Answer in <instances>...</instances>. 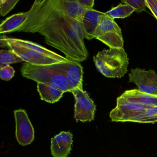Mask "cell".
<instances>
[{
  "label": "cell",
  "mask_w": 157,
  "mask_h": 157,
  "mask_svg": "<svg viewBox=\"0 0 157 157\" xmlns=\"http://www.w3.org/2000/svg\"><path fill=\"white\" fill-rule=\"evenodd\" d=\"M110 48H124V42L122 32H113L105 34L97 38Z\"/></svg>",
  "instance_id": "ac0fdd59"
},
{
  "label": "cell",
  "mask_w": 157,
  "mask_h": 157,
  "mask_svg": "<svg viewBox=\"0 0 157 157\" xmlns=\"http://www.w3.org/2000/svg\"><path fill=\"white\" fill-rule=\"evenodd\" d=\"M5 39L7 42V47L8 45H10L17 47L23 48L42 54L46 56L57 60L59 62H67L71 61L66 58L34 42L17 38L12 37L10 38L6 36H5Z\"/></svg>",
  "instance_id": "9c48e42d"
},
{
  "label": "cell",
  "mask_w": 157,
  "mask_h": 157,
  "mask_svg": "<svg viewBox=\"0 0 157 157\" xmlns=\"http://www.w3.org/2000/svg\"><path fill=\"white\" fill-rule=\"evenodd\" d=\"M23 60L12 50L2 49L0 51V67L15 63H21Z\"/></svg>",
  "instance_id": "44dd1931"
},
{
  "label": "cell",
  "mask_w": 157,
  "mask_h": 157,
  "mask_svg": "<svg viewBox=\"0 0 157 157\" xmlns=\"http://www.w3.org/2000/svg\"><path fill=\"white\" fill-rule=\"evenodd\" d=\"M151 106L139 103L129 101L120 96L117 100L116 106L110 112V118L113 122H127L133 116Z\"/></svg>",
  "instance_id": "8992f818"
},
{
  "label": "cell",
  "mask_w": 157,
  "mask_h": 157,
  "mask_svg": "<svg viewBox=\"0 0 157 157\" xmlns=\"http://www.w3.org/2000/svg\"><path fill=\"white\" fill-rule=\"evenodd\" d=\"M75 98L74 118L76 121L91 122L94 119L96 105L87 92L80 89L71 91Z\"/></svg>",
  "instance_id": "277c9868"
},
{
  "label": "cell",
  "mask_w": 157,
  "mask_h": 157,
  "mask_svg": "<svg viewBox=\"0 0 157 157\" xmlns=\"http://www.w3.org/2000/svg\"><path fill=\"white\" fill-rule=\"evenodd\" d=\"M113 32H122V31L114 20L105 13L100 19L99 24L94 35V38L97 39L105 34Z\"/></svg>",
  "instance_id": "e0dca14e"
},
{
  "label": "cell",
  "mask_w": 157,
  "mask_h": 157,
  "mask_svg": "<svg viewBox=\"0 0 157 157\" xmlns=\"http://www.w3.org/2000/svg\"><path fill=\"white\" fill-rule=\"evenodd\" d=\"M147 8L157 20V0H145Z\"/></svg>",
  "instance_id": "d4e9b609"
},
{
  "label": "cell",
  "mask_w": 157,
  "mask_h": 157,
  "mask_svg": "<svg viewBox=\"0 0 157 157\" xmlns=\"http://www.w3.org/2000/svg\"><path fill=\"white\" fill-rule=\"evenodd\" d=\"M105 13L92 9L86 10L82 22L81 23L84 38L88 40L94 39V35L101 17Z\"/></svg>",
  "instance_id": "7c38bea8"
},
{
  "label": "cell",
  "mask_w": 157,
  "mask_h": 157,
  "mask_svg": "<svg viewBox=\"0 0 157 157\" xmlns=\"http://www.w3.org/2000/svg\"><path fill=\"white\" fill-rule=\"evenodd\" d=\"M51 67L60 72L66 78L71 92L77 89L83 90V67L80 62L69 61L50 65Z\"/></svg>",
  "instance_id": "5b68a950"
},
{
  "label": "cell",
  "mask_w": 157,
  "mask_h": 157,
  "mask_svg": "<svg viewBox=\"0 0 157 157\" xmlns=\"http://www.w3.org/2000/svg\"><path fill=\"white\" fill-rule=\"evenodd\" d=\"M15 71L13 68L10 65H5L1 67L0 78L2 80H10L15 75Z\"/></svg>",
  "instance_id": "cb8c5ba5"
},
{
  "label": "cell",
  "mask_w": 157,
  "mask_h": 157,
  "mask_svg": "<svg viewBox=\"0 0 157 157\" xmlns=\"http://www.w3.org/2000/svg\"><path fill=\"white\" fill-rule=\"evenodd\" d=\"M25 78L36 82L56 87L64 93L71 92L67 80L60 72L49 66H35L23 63L21 68Z\"/></svg>",
  "instance_id": "3957f363"
},
{
  "label": "cell",
  "mask_w": 157,
  "mask_h": 157,
  "mask_svg": "<svg viewBox=\"0 0 157 157\" xmlns=\"http://www.w3.org/2000/svg\"><path fill=\"white\" fill-rule=\"evenodd\" d=\"M19 2V0H1L0 13L2 16H5L9 13Z\"/></svg>",
  "instance_id": "7402d4cb"
},
{
  "label": "cell",
  "mask_w": 157,
  "mask_h": 157,
  "mask_svg": "<svg viewBox=\"0 0 157 157\" xmlns=\"http://www.w3.org/2000/svg\"><path fill=\"white\" fill-rule=\"evenodd\" d=\"M25 22L14 32L39 33L71 61L86 60L89 52L80 23L68 16L56 0H36Z\"/></svg>",
  "instance_id": "6da1fadb"
},
{
  "label": "cell",
  "mask_w": 157,
  "mask_h": 157,
  "mask_svg": "<svg viewBox=\"0 0 157 157\" xmlns=\"http://www.w3.org/2000/svg\"><path fill=\"white\" fill-rule=\"evenodd\" d=\"M129 101L139 103L149 106H157V95L149 94L139 90H126L121 95Z\"/></svg>",
  "instance_id": "5bb4252c"
},
{
  "label": "cell",
  "mask_w": 157,
  "mask_h": 157,
  "mask_svg": "<svg viewBox=\"0 0 157 157\" xmlns=\"http://www.w3.org/2000/svg\"><path fill=\"white\" fill-rule=\"evenodd\" d=\"M128 122L154 124L157 122V106H153L145 111L139 112L131 117Z\"/></svg>",
  "instance_id": "d6986e66"
},
{
  "label": "cell",
  "mask_w": 157,
  "mask_h": 157,
  "mask_svg": "<svg viewBox=\"0 0 157 157\" xmlns=\"http://www.w3.org/2000/svg\"><path fill=\"white\" fill-rule=\"evenodd\" d=\"M28 11L13 14L6 18L0 25V33L2 34L14 33L27 20Z\"/></svg>",
  "instance_id": "9a60e30c"
},
{
  "label": "cell",
  "mask_w": 157,
  "mask_h": 157,
  "mask_svg": "<svg viewBox=\"0 0 157 157\" xmlns=\"http://www.w3.org/2000/svg\"><path fill=\"white\" fill-rule=\"evenodd\" d=\"M72 135L69 131H62L51 139V154L54 157H67L71 150Z\"/></svg>",
  "instance_id": "8fae6325"
},
{
  "label": "cell",
  "mask_w": 157,
  "mask_h": 157,
  "mask_svg": "<svg viewBox=\"0 0 157 157\" xmlns=\"http://www.w3.org/2000/svg\"><path fill=\"white\" fill-rule=\"evenodd\" d=\"M59 8L71 18L81 23L86 10L77 0H56Z\"/></svg>",
  "instance_id": "4fadbf2b"
},
{
  "label": "cell",
  "mask_w": 157,
  "mask_h": 157,
  "mask_svg": "<svg viewBox=\"0 0 157 157\" xmlns=\"http://www.w3.org/2000/svg\"><path fill=\"white\" fill-rule=\"evenodd\" d=\"M122 2L124 4H128L134 8L135 12L141 13L146 10V5L145 0H123Z\"/></svg>",
  "instance_id": "603a6c76"
},
{
  "label": "cell",
  "mask_w": 157,
  "mask_h": 157,
  "mask_svg": "<svg viewBox=\"0 0 157 157\" xmlns=\"http://www.w3.org/2000/svg\"><path fill=\"white\" fill-rule=\"evenodd\" d=\"M37 90L43 101L50 103L58 101L65 93L56 87L44 83H37Z\"/></svg>",
  "instance_id": "2e32d148"
},
{
  "label": "cell",
  "mask_w": 157,
  "mask_h": 157,
  "mask_svg": "<svg viewBox=\"0 0 157 157\" xmlns=\"http://www.w3.org/2000/svg\"><path fill=\"white\" fill-rule=\"evenodd\" d=\"M135 10L128 4L120 3L117 7H113L110 10L105 13L110 18L115 19H125L132 14Z\"/></svg>",
  "instance_id": "ffe728a7"
},
{
  "label": "cell",
  "mask_w": 157,
  "mask_h": 157,
  "mask_svg": "<svg viewBox=\"0 0 157 157\" xmlns=\"http://www.w3.org/2000/svg\"><path fill=\"white\" fill-rule=\"evenodd\" d=\"M129 82L136 85L140 91L157 95V74L153 70L146 71L139 68L132 69Z\"/></svg>",
  "instance_id": "52a82bcc"
},
{
  "label": "cell",
  "mask_w": 157,
  "mask_h": 157,
  "mask_svg": "<svg viewBox=\"0 0 157 157\" xmlns=\"http://www.w3.org/2000/svg\"><path fill=\"white\" fill-rule=\"evenodd\" d=\"M93 59L98 71L106 78H119L128 71V59L124 48L104 49Z\"/></svg>",
  "instance_id": "7a4b0ae2"
},
{
  "label": "cell",
  "mask_w": 157,
  "mask_h": 157,
  "mask_svg": "<svg viewBox=\"0 0 157 157\" xmlns=\"http://www.w3.org/2000/svg\"><path fill=\"white\" fill-rule=\"evenodd\" d=\"M14 114L17 141L21 146L29 145L34 140L35 131L28 115L25 110L21 109L14 111Z\"/></svg>",
  "instance_id": "ba28073f"
},
{
  "label": "cell",
  "mask_w": 157,
  "mask_h": 157,
  "mask_svg": "<svg viewBox=\"0 0 157 157\" xmlns=\"http://www.w3.org/2000/svg\"><path fill=\"white\" fill-rule=\"evenodd\" d=\"M7 47L18 55L24 61L28 64L35 66H49L60 63L57 60L23 48L10 45H8Z\"/></svg>",
  "instance_id": "30bf717a"
},
{
  "label": "cell",
  "mask_w": 157,
  "mask_h": 157,
  "mask_svg": "<svg viewBox=\"0 0 157 157\" xmlns=\"http://www.w3.org/2000/svg\"><path fill=\"white\" fill-rule=\"evenodd\" d=\"M79 4L85 10L93 9L94 1V0H77Z\"/></svg>",
  "instance_id": "484cf974"
}]
</instances>
